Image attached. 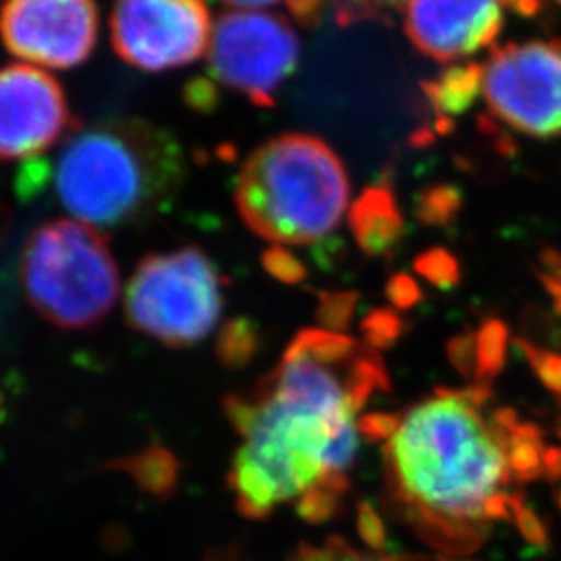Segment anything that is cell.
<instances>
[{
    "mask_svg": "<svg viewBox=\"0 0 561 561\" xmlns=\"http://www.w3.org/2000/svg\"><path fill=\"white\" fill-rule=\"evenodd\" d=\"M482 65H458L443 71L437 80L424 83V94L443 117H456L468 111L482 92Z\"/></svg>",
    "mask_w": 561,
    "mask_h": 561,
    "instance_id": "14",
    "label": "cell"
},
{
    "mask_svg": "<svg viewBox=\"0 0 561 561\" xmlns=\"http://www.w3.org/2000/svg\"><path fill=\"white\" fill-rule=\"evenodd\" d=\"M482 96L493 117L530 138L561 136V41L497 48L484 65Z\"/></svg>",
    "mask_w": 561,
    "mask_h": 561,
    "instance_id": "8",
    "label": "cell"
},
{
    "mask_svg": "<svg viewBox=\"0 0 561 561\" xmlns=\"http://www.w3.org/2000/svg\"><path fill=\"white\" fill-rule=\"evenodd\" d=\"M362 335L368 345L377 350H387L403 333V321L389 308L373 310L360 324Z\"/></svg>",
    "mask_w": 561,
    "mask_h": 561,
    "instance_id": "20",
    "label": "cell"
},
{
    "mask_svg": "<svg viewBox=\"0 0 561 561\" xmlns=\"http://www.w3.org/2000/svg\"><path fill=\"white\" fill-rule=\"evenodd\" d=\"M460 208V198L451 187H433L419 202V217L428 225H445Z\"/></svg>",
    "mask_w": 561,
    "mask_h": 561,
    "instance_id": "23",
    "label": "cell"
},
{
    "mask_svg": "<svg viewBox=\"0 0 561 561\" xmlns=\"http://www.w3.org/2000/svg\"><path fill=\"white\" fill-rule=\"evenodd\" d=\"M503 27L500 0H408L403 30L437 62H451L489 48Z\"/></svg>",
    "mask_w": 561,
    "mask_h": 561,
    "instance_id": "12",
    "label": "cell"
},
{
    "mask_svg": "<svg viewBox=\"0 0 561 561\" xmlns=\"http://www.w3.org/2000/svg\"><path fill=\"white\" fill-rule=\"evenodd\" d=\"M333 13L341 23L354 21L387 20L391 11L408 0H329Z\"/></svg>",
    "mask_w": 561,
    "mask_h": 561,
    "instance_id": "21",
    "label": "cell"
},
{
    "mask_svg": "<svg viewBox=\"0 0 561 561\" xmlns=\"http://www.w3.org/2000/svg\"><path fill=\"white\" fill-rule=\"evenodd\" d=\"M542 470L549 481L561 479V447H545Z\"/></svg>",
    "mask_w": 561,
    "mask_h": 561,
    "instance_id": "32",
    "label": "cell"
},
{
    "mask_svg": "<svg viewBox=\"0 0 561 561\" xmlns=\"http://www.w3.org/2000/svg\"><path fill=\"white\" fill-rule=\"evenodd\" d=\"M321 308H319V319L327 331H345L347 324L352 321L354 312H356V301L358 296L352 291H340V294H331V291H322L319 296Z\"/></svg>",
    "mask_w": 561,
    "mask_h": 561,
    "instance_id": "22",
    "label": "cell"
},
{
    "mask_svg": "<svg viewBox=\"0 0 561 561\" xmlns=\"http://www.w3.org/2000/svg\"><path fill=\"white\" fill-rule=\"evenodd\" d=\"M356 356L322 360L296 335L252 393L227 400L240 437L229 486L243 516L262 520L283 503L300 502L329 474H345L358 449L350 393Z\"/></svg>",
    "mask_w": 561,
    "mask_h": 561,
    "instance_id": "1",
    "label": "cell"
},
{
    "mask_svg": "<svg viewBox=\"0 0 561 561\" xmlns=\"http://www.w3.org/2000/svg\"><path fill=\"white\" fill-rule=\"evenodd\" d=\"M400 414H387V412H373L364 414L358 421V433L368 442H391L400 431Z\"/></svg>",
    "mask_w": 561,
    "mask_h": 561,
    "instance_id": "27",
    "label": "cell"
},
{
    "mask_svg": "<svg viewBox=\"0 0 561 561\" xmlns=\"http://www.w3.org/2000/svg\"><path fill=\"white\" fill-rule=\"evenodd\" d=\"M213 21L206 0H115L111 42L127 65L161 73L208 53Z\"/></svg>",
    "mask_w": 561,
    "mask_h": 561,
    "instance_id": "9",
    "label": "cell"
},
{
    "mask_svg": "<svg viewBox=\"0 0 561 561\" xmlns=\"http://www.w3.org/2000/svg\"><path fill=\"white\" fill-rule=\"evenodd\" d=\"M558 505H560V510H561V489H560V493H558Z\"/></svg>",
    "mask_w": 561,
    "mask_h": 561,
    "instance_id": "35",
    "label": "cell"
},
{
    "mask_svg": "<svg viewBox=\"0 0 561 561\" xmlns=\"http://www.w3.org/2000/svg\"><path fill=\"white\" fill-rule=\"evenodd\" d=\"M447 358L461 377H477V333H461L447 343Z\"/></svg>",
    "mask_w": 561,
    "mask_h": 561,
    "instance_id": "26",
    "label": "cell"
},
{
    "mask_svg": "<svg viewBox=\"0 0 561 561\" xmlns=\"http://www.w3.org/2000/svg\"><path fill=\"white\" fill-rule=\"evenodd\" d=\"M358 535L362 541L366 542L373 551L385 553L389 547V537H387V528L382 522L381 514L377 512V507L370 502H360L358 505Z\"/></svg>",
    "mask_w": 561,
    "mask_h": 561,
    "instance_id": "25",
    "label": "cell"
},
{
    "mask_svg": "<svg viewBox=\"0 0 561 561\" xmlns=\"http://www.w3.org/2000/svg\"><path fill=\"white\" fill-rule=\"evenodd\" d=\"M516 347L526 356L537 377L541 379L542 385L553 391L561 398V356L545 352L541 347H535L533 343L526 340H516Z\"/></svg>",
    "mask_w": 561,
    "mask_h": 561,
    "instance_id": "24",
    "label": "cell"
},
{
    "mask_svg": "<svg viewBox=\"0 0 561 561\" xmlns=\"http://www.w3.org/2000/svg\"><path fill=\"white\" fill-rule=\"evenodd\" d=\"M222 308L221 273L194 245L146 256L125 291L131 327L175 347L206 340L221 321Z\"/></svg>",
    "mask_w": 561,
    "mask_h": 561,
    "instance_id": "6",
    "label": "cell"
},
{
    "mask_svg": "<svg viewBox=\"0 0 561 561\" xmlns=\"http://www.w3.org/2000/svg\"><path fill=\"white\" fill-rule=\"evenodd\" d=\"M497 439L502 442L507 466L518 481H537L545 474L542 470L545 447H542L541 431L535 424L520 421L512 431L497 435Z\"/></svg>",
    "mask_w": 561,
    "mask_h": 561,
    "instance_id": "15",
    "label": "cell"
},
{
    "mask_svg": "<svg viewBox=\"0 0 561 561\" xmlns=\"http://www.w3.org/2000/svg\"><path fill=\"white\" fill-rule=\"evenodd\" d=\"M500 2L524 18H535L542 9V0H500Z\"/></svg>",
    "mask_w": 561,
    "mask_h": 561,
    "instance_id": "33",
    "label": "cell"
},
{
    "mask_svg": "<svg viewBox=\"0 0 561 561\" xmlns=\"http://www.w3.org/2000/svg\"><path fill=\"white\" fill-rule=\"evenodd\" d=\"M78 123L59 81L41 67H0V161L41 159Z\"/></svg>",
    "mask_w": 561,
    "mask_h": 561,
    "instance_id": "11",
    "label": "cell"
},
{
    "mask_svg": "<svg viewBox=\"0 0 561 561\" xmlns=\"http://www.w3.org/2000/svg\"><path fill=\"white\" fill-rule=\"evenodd\" d=\"M25 300L60 329H90L119 300L117 261L101 231L71 219L41 225L21 252Z\"/></svg>",
    "mask_w": 561,
    "mask_h": 561,
    "instance_id": "5",
    "label": "cell"
},
{
    "mask_svg": "<svg viewBox=\"0 0 561 561\" xmlns=\"http://www.w3.org/2000/svg\"><path fill=\"white\" fill-rule=\"evenodd\" d=\"M522 500L518 495H510V493H503L497 491L495 495H491L484 507H482V516L486 522L497 520H514V514H516V507L520 505Z\"/></svg>",
    "mask_w": 561,
    "mask_h": 561,
    "instance_id": "31",
    "label": "cell"
},
{
    "mask_svg": "<svg viewBox=\"0 0 561 561\" xmlns=\"http://www.w3.org/2000/svg\"><path fill=\"white\" fill-rule=\"evenodd\" d=\"M507 356V327L502 321L482 322L477 331V379L481 385L493 381L503 370Z\"/></svg>",
    "mask_w": 561,
    "mask_h": 561,
    "instance_id": "17",
    "label": "cell"
},
{
    "mask_svg": "<svg viewBox=\"0 0 561 561\" xmlns=\"http://www.w3.org/2000/svg\"><path fill=\"white\" fill-rule=\"evenodd\" d=\"M514 522H516V526H518L524 541L528 542V545H533L535 549H547V547H549L547 526H545V522L537 516V512H533L530 507H526L524 503H520V505L516 507Z\"/></svg>",
    "mask_w": 561,
    "mask_h": 561,
    "instance_id": "28",
    "label": "cell"
},
{
    "mask_svg": "<svg viewBox=\"0 0 561 561\" xmlns=\"http://www.w3.org/2000/svg\"><path fill=\"white\" fill-rule=\"evenodd\" d=\"M266 268L285 283H300L306 277V268L296 256L285 252L283 248H275L266 254Z\"/></svg>",
    "mask_w": 561,
    "mask_h": 561,
    "instance_id": "29",
    "label": "cell"
},
{
    "mask_svg": "<svg viewBox=\"0 0 561 561\" xmlns=\"http://www.w3.org/2000/svg\"><path fill=\"white\" fill-rule=\"evenodd\" d=\"M185 154L167 129L144 119L76 125L18 178L25 201L50 196L76 221L125 229L152 221L185 180Z\"/></svg>",
    "mask_w": 561,
    "mask_h": 561,
    "instance_id": "2",
    "label": "cell"
},
{
    "mask_svg": "<svg viewBox=\"0 0 561 561\" xmlns=\"http://www.w3.org/2000/svg\"><path fill=\"white\" fill-rule=\"evenodd\" d=\"M99 27L94 0H7L0 9L4 48L34 67H80L94 53Z\"/></svg>",
    "mask_w": 561,
    "mask_h": 561,
    "instance_id": "10",
    "label": "cell"
},
{
    "mask_svg": "<svg viewBox=\"0 0 561 561\" xmlns=\"http://www.w3.org/2000/svg\"><path fill=\"white\" fill-rule=\"evenodd\" d=\"M414 268L424 279L442 289H451L460 280V264L454 259V254L442 248L421 254L414 262Z\"/></svg>",
    "mask_w": 561,
    "mask_h": 561,
    "instance_id": "19",
    "label": "cell"
},
{
    "mask_svg": "<svg viewBox=\"0 0 561 561\" xmlns=\"http://www.w3.org/2000/svg\"><path fill=\"white\" fill-rule=\"evenodd\" d=\"M560 437H561V426H560Z\"/></svg>",
    "mask_w": 561,
    "mask_h": 561,
    "instance_id": "36",
    "label": "cell"
},
{
    "mask_svg": "<svg viewBox=\"0 0 561 561\" xmlns=\"http://www.w3.org/2000/svg\"><path fill=\"white\" fill-rule=\"evenodd\" d=\"M298 60V34L279 15L229 11L215 21L208 46L210 76L259 106H273Z\"/></svg>",
    "mask_w": 561,
    "mask_h": 561,
    "instance_id": "7",
    "label": "cell"
},
{
    "mask_svg": "<svg viewBox=\"0 0 561 561\" xmlns=\"http://www.w3.org/2000/svg\"><path fill=\"white\" fill-rule=\"evenodd\" d=\"M352 233L364 254L385 256L403 236V217L389 187H368L350 210Z\"/></svg>",
    "mask_w": 561,
    "mask_h": 561,
    "instance_id": "13",
    "label": "cell"
},
{
    "mask_svg": "<svg viewBox=\"0 0 561 561\" xmlns=\"http://www.w3.org/2000/svg\"><path fill=\"white\" fill-rule=\"evenodd\" d=\"M387 298L396 308L410 310L422 300L421 287H419L416 280L408 277V275H396L393 279L387 283Z\"/></svg>",
    "mask_w": 561,
    "mask_h": 561,
    "instance_id": "30",
    "label": "cell"
},
{
    "mask_svg": "<svg viewBox=\"0 0 561 561\" xmlns=\"http://www.w3.org/2000/svg\"><path fill=\"white\" fill-rule=\"evenodd\" d=\"M558 2H560V4H561V0H558Z\"/></svg>",
    "mask_w": 561,
    "mask_h": 561,
    "instance_id": "37",
    "label": "cell"
},
{
    "mask_svg": "<svg viewBox=\"0 0 561 561\" xmlns=\"http://www.w3.org/2000/svg\"><path fill=\"white\" fill-rule=\"evenodd\" d=\"M389 466L412 518L443 547L472 549L482 539V507L507 482L505 449L481 410L449 389L424 401L387 445Z\"/></svg>",
    "mask_w": 561,
    "mask_h": 561,
    "instance_id": "3",
    "label": "cell"
},
{
    "mask_svg": "<svg viewBox=\"0 0 561 561\" xmlns=\"http://www.w3.org/2000/svg\"><path fill=\"white\" fill-rule=\"evenodd\" d=\"M289 561H428L419 560V558H393L389 553H377V556H366L360 551H354L347 542L341 539H329L321 547L304 545L298 553Z\"/></svg>",
    "mask_w": 561,
    "mask_h": 561,
    "instance_id": "18",
    "label": "cell"
},
{
    "mask_svg": "<svg viewBox=\"0 0 561 561\" xmlns=\"http://www.w3.org/2000/svg\"><path fill=\"white\" fill-rule=\"evenodd\" d=\"M350 204V180L324 141L285 134L264 141L241 164L236 206L262 240L310 245L335 231Z\"/></svg>",
    "mask_w": 561,
    "mask_h": 561,
    "instance_id": "4",
    "label": "cell"
},
{
    "mask_svg": "<svg viewBox=\"0 0 561 561\" xmlns=\"http://www.w3.org/2000/svg\"><path fill=\"white\" fill-rule=\"evenodd\" d=\"M222 2L229 4V7H236L238 11H259V9H264V7L277 4L280 0H222Z\"/></svg>",
    "mask_w": 561,
    "mask_h": 561,
    "instance_id": "34",
    "label": "cell"
},
{
    "mask_svg": "<svg viewBox=\"0 0 561 561\" xmlns=\"http://www.w3.org/2000/svg\"><path fill=\"white\" fill-rule=\"evenodd\" d=\"M350 481L343 472L329 474L321 484H317L312 491H308L300 502L296 503V510L308 524H322L329 522L340 510L341 497L347 491Z\"/></svg>",
    "mask_w": 561,
    "mask_h": 561,
    "instance_id": "16",
    "label": "cell"
}]
</instances>
